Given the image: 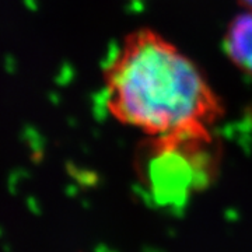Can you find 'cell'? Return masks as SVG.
I'll list each match as a JSON object with an SVG mask.
<instances>
[{"label": "cell", "instance_id": "6da1fadb", "mask_svg": "<svg viewBox=\"0 0 252 252\" xmlns=\"http://www.w3.org/2000/svg\"><path fill=\"white\" fill-rule=\"evenodd\" d=\"M107 108L147 136L215 126L220 97L199 66L150 28L127 34L104 69Z\"/></svg>", "mask_w": 252, "mask_h": 252}, {"label": "cell", "instance_id": "7a4b0ae2", "mask_svg": "<svg viewBox=\"0 0 252 252\" xmlns=\"http://www.w3.org/2000/svg\"><path fill=\"white\" fill-rule=\"evenodd\" d=\"M221 147L210 127L147 136L135 153V177L160 207H182L217 178Z\"/></svg>", "mask_w": 252, "mask_h": 252}, {"label": "cell", "instance_id": "277c9868", "mask_svg": "<svg viewBox=\"0 0 252 252\" xmlns=\"http://www.w3.org/2000/svg\"><path fill=\"white\" fill-rule=\"evenodd\" d=\"M247 9H252V0H238Z\"/></svg>", "mask_w": 252, "mask_h": 252}, {"label": "cell", "instance_id": "3957f363", "mask_svg": "<svg viewBox=\"0 0 252 252\" xmlns=\"http://www.w3.org/2000/svg\"><path fill=\"white\" fill-rule=\"evenodd\" d=\"M224 51L241 72L252 76V9H247L230 23L224 35Z\"/></svg>", "mask_w": 252, "mask_h": 252}]
</instances>
